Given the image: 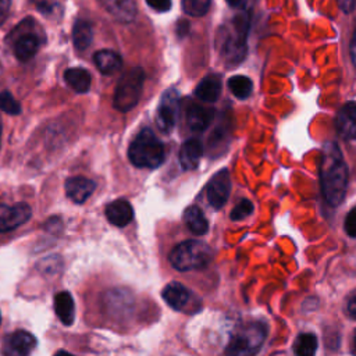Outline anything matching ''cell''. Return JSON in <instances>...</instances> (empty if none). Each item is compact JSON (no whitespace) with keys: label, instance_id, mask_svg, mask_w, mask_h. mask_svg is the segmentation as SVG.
<instances>
[{"label":"cell","instance_id":"19","mask_svg":"<svg viewBox=\"0 0 356 356\" xmlns=\"http://www.w3.org/2000/svg\"><path fill=\"white\" fill-rule=\"evenodd\" d=\"M54 310L60 321L65 325H71L75 318L74 299L70 292L61 291L54 296Z\"/></svg>","mask_w":356,"mask_h":356},{"label":"cell","instance_id":"22","mask_svg":"<svg viewBox=\"0 0 356 356\" xmlns=\"http://www.w3.org/2000/svg\"><path fill=\"white\" fill-rule=\"evenodd\" d=\"M184 221L188 229L196 235H203L209 229V222L203 216V211L197 206H189L184 213Z\"/></svg>","mask_w":356,"mask_h":356},{"label":"cell","instance_id":"10","mask_svg":"<svg viewBox=\"0 0 356 356\" xmlns=\"http://www.w3.org/2000/svg\"><path fill=\"white\" fill-rule=\"evenodd\" d=\"M35 345L36 339L32 334L24 330H18L6 338L3 352L10 356H25L32 352Z\"/></svg>","mask_w":356,"mask_h":356},{"label":"cell","instance_id":"25","mask_svg":"<svg viewBox=\"0 0 356 356\" xmlns=\"http://www.w3.org/2000/svg\"><path fill=\"white\" fill-rule=\"evenodd\" d=\"M252 81L245 75H235L229 78L228 88L232 92V95L238 99H246L252 93Z\"/></svg>","mask_w":356,"mask_h":356},{"label":"cell","instance_id":"4","mask_svg":"<svg viewBox=\"0 0 356 356\" xmlns=\"http://www.w3.org/2000/svg\"><path fill=\"white\" fill-rule=\"evenodd\" d=\"M213 249L200 241L189 239L178 243L170 253V263L179 271L204 268L213 260Z\"/></svg>","mask_w":356,"mask_h":356},{"label":"cell","instance_id":"35","mask_svg":"<svg viewBox=\"0 0 356 356\" xmlns=\"http://www.w3.org/2000/svg\"><path fill=\"white\" fill-rule=\"evenodd\" d=\"M356 0H338V6L343 13H350L355 8Z\"/></svg>","mask_w":356,"mask_h":356},{"label":"cell","instance_id":"16","mask_svg":"<svg viewBox=\"0 0 356 356\" xmlns=\"http://www.w3.org/2000/svg\"><path fill=\"white\" fill-rule=\"evenodd\" d=\"M203 156V145L197 139H188L179 150V163L184 170H193L197 167Z\"/></svg>","mask_w":356,"mask_h":356},{"label":"cell","instance_id":"23","mask_svg":"<svg viewBox=\"0 0 356 356\" xmlns=\"http://www.w3.org/2000/svg\"><path fill=\"white\" fill-rule=\"evenodd\" d=\"M65 82L78 93H86L90 88V75L85 68H68L64 72Z\"/></svg>","mask_w":356,"mask_h":356},{"label":"cell","instance_id":"27","mask_svg":"<svg viewBox=\"0 0 356 356\" xmlns=\"http://www.w3.org/2000/svg\"><path fill=\"white\" fill-rule=\"evenodd\" d=\"M210 0H182V8L188 15L202 17L207 13Z\"/></svg>","mask_w":356,"mask_h":356},{"label":"cell","instance_id":"31","mask_svg":"<svg viewBox=\"0 0 356 356\" xmlns=\"http://www.w3.org/2000/svg\"><path fill=\"white\" fill-rule=\"evenodd\" d=\"M146 3L159 13H165L171 8V0H146Z\"/></svg>","mask_w":356,"mask_h":356},{"label":"cell","instance_id":"29","mask_svg":"<svg viewBox=\"0 0 356 356\" xmlns=\"http://www.w3.org/2000/svg\"><path fill=\"white\" fill-rule=\"evenodd\" d=\"M253 211V204L250 200L243 199L231 211V220H243Z\"/></svg>","mask_w":356,"mask_h":356},{"label":"cell","instance_id":"2","mask_svg":"<svg viewBox=\"0 0 356 356\" xmlns=\"http://www.w3.org/2000/svg\"><path fill=\"white\" fill-rule=\"evenodd\" d=\"M164 145L152 129H142L128 149L131 163L140 168H156L164 161Z\"/></svg>","mask_w":356,"mask_h":356},{"label":"cell","instance_id":"9","mask_svg":"<svg viewBox=\"0 0 356 356\" xmlns=\"http://www.w3.org/2000/svg\"><path fill=\"white\" fill-rule=\"evenodd\" d=\"M231 189V178L229 171L227 168L220 170L213 175V178L209 181L206 186L207 192V200L214 209H221L229 195Z\"/></svg>","mask_w":356,"mask_h":356},{"label":"cell","instance_id":"34","mask_svg":"<svg viewBox=\"0 0 356 356\" xmlns=\"http://www.w3.org/2000/svg\"><path fill=\"white\" fill-rule=\"evenodd\" d=\"M188 31H189V22L186 19L178 21V24H177V33H178V36L179 38L185 36L188 33Z\"/></svg>","mask_w":356,"mask_h":356},{"label":"cell","instance_id":"6","mask_svg":"<svg viewBox=\"0 0 356 356\" xmlns=\"http://www.w3.org/2000/svg\"><path fill=\"white\" fill-rule=\"evenodd\" d=\"M267 328L261 323H250L241 327L229 339L227 352L231 355L254 353L264 342Z\"/></svg>","mask_w":356,"mask_h":356},{"label":"cell","instance_id":"32","mask_svg":"<svg viewBox=\"0 0 356 356\" xmlns=\"http://www.w3.org/2000/svg\"><path fill=\"white\" fill-rule=\"evenodd\" d=\"M11 0H0V25L6 21L10 11Z\"/></svg>","mask_w":356,"mask_h":356},{"label":"cell","instance_id":"1","mask_svg":"<svg viewBox=\"0 0 356 356\" xmlns=\"http://www.w3.org/2000/svg\"><path fill=\"white\" fill-rule=\"evenodd\" d=\"M320 182L325 200L331 206L341 204L348 188V167L341 149L332 142L325 143L321 153Z\"/></svg>","mask_w":356,"mask_h":356},{"label":"cell","instance_id":"33","mask_svg":"<svg viewBox=\"0 0 356 356\" xmlns=\"http://www.w3.org/2000/svg\"><path fill=\"white\" fill-rule=\"evenodd\" d=\"M234 8H246L253 4V0H225Z\"/></svg>","mask_w":356,"mask_h":356},{"label":"cell","instance_id":"12","mask_svg":"<svg viewBox=\"0 0 356 356\" xmlns=\"http://www.w3.org/2000/svg\"><path fill=\"white\" fill-rule=\"evenodd\" d=\"M106 218L115 227H125L134 218V209L125 199H117L107 204Z\"/></svg>","mask_w":356,"mask_h":356},{"label":"cell","instance_id":"38","mask_svg":"<svg viewBox=\"0 0 356 356\" xmlns=\"http://www.w3.org/2000/svg\"><path fill=\"white\" fill-rule=\"evenodd\" d=\"M1 129H3V124H1V115H0V142H1Z\"/></svg>","mask_w":356,"mask_h":356},{"label":"cell","instance_id":"37","mask_svg":"<svg viewBox=\"0 0 356 356\" xmlns=\"http://www.w3.org/2000/svg\"><path fill=\"white\" fill-rule=\"evenodd\" d=\"M350 53H352V57H353V61L356 64V31L353 33V39H352V43H350Z\"/></svg>","mask_w":356,"mask_h":356},{"label":"cell","instance_id":"3","mask_svg":"<svg viewBox=\"0 0 356 356\" xmlns=\"http://www.w3.org/2000/svg\"><path fill=\"white\" fill-rule=\"evenodd\" d=\"M249 32V17L246 13L235 15L229 28L220 35V51L227 63H241L246 53V36Z\"/></svg>","mask_w":356,"mask_h":356},{"label":"cell","instance_id":"15","mask_svg":"<svg viewBox=\"0 0 356 356\" xmlns=\"http://www.w3.org/2000/svg\"><path fill=\"white\" fill-rule=\"evenodd\" d=\"M103 7L118 21L131 22L136 15L134 0H100Z\"/></svg>","mask_w":356,"mask_h":356},{"label":"cell","instance_id":"18","mask_svg":"<svg viewBox=\"0 0 356 356\" xmlns=\"http://www.w3.org/2000/svg\"><path fill=\"white\" fill-rule=\"evenodd\" d=\"M40 42L33 33L19 35L14 42V54L19 61L31 60L39 50Z\"/></svg>","mask_w":356,"mask_h":356},{"label":"cell","instance_id":"24","mask_svg":"<svg viewBox=\"0 0 356 356\" xmlns=\"http://www.w3.org/2000/svg\"><path fill=\"white\" fill-rule=\"evenodd\" d=\"M93 39V31L89 22L86 21H76L72 28V42L76 50L83 51L89 47Z\"/></svg>","mask_w":356,"mask_h":356},{"label":"cell","instance_id":"40","mask_svg":"<svg viewBox=\"0 0 356 356\" xmlns=\"http://www.w3.org/2000/svg\"><path fill=\"white\" fill-rule=\"evenodd\" d=\"M0 321H1V316H0Z\"/></svg>","mask_w":356,"mask_h":356},{"label":"cell","instance_id":"30","mask_svg":"<svg viewBox=\"0 0 356 356\" xmlns=\"http://www.w3.org/2000/svg\"><path fill=\"white\" fill-rule=\"evenodd\" d=\"M343 228L345 232L352 236L356 238V207H353L345 217V222H343Z\"/></svg>","mask_w":356,"mask_h":356},{"label":"cell","instance_id":"17","mask_svg":"<svg viewBox=\"0 0 356 356\" xmlns=\"http://www.w3.org/2000/svg\"><path fill=\"white\" fill-rule=\"evenodd\" d=\"M214 118V111L199 104H191L186 111V121L192 131H204Z\"/></svg>","mask_w":356,"mask_h":356},{"label":"cell","instance_id":"36","mask_svg":"<svg viewBox=\"0 0 356 356\" xmlns=\"http://www.w3.org/2000/svg\"><path fill=\"white\" fill-rule=\"evenodd\" d=\"M348 312H349V316L356 320V295L349 299V302H348Z\"/></svg>","mask_w":356,"mask_h":356},{"label":"cell","instance_id":"39","mask_svg":"<svg viewBox=\"0 0 356 356\" xmlns=\"http://www.w3.org/2000/svg\"><path fill=\"white\" fill-rule=\"evenodd\" d=\"M353 343H355V350H356V337H355V341H353Z\"/></svg>","mask_w":356,"mask_h":356},{"label":"cell","instance_id":"8","mask_svg":"<svg viewBox=\"0 0 356 356\" xmlns=\"http://www.w3.org/2000/svg\"><path fill=\"white\" fill-rule=\"evenodd\" d=\"M32 216V210L26 203L3 204L0 203V232L15 229L25 224Z\"/></svg>","mask_w":356,"mask_h":356},{"label":"cell","instance_id":"20","mask_svg":"<svg viewBox=\"0 0 356 356\" xmlns=\"http://www.w3.org/2000/svg\"><path fill=\"white\" fill-rule=\"evenodd\" d=\"M93 61H95L97 70L104 75H111V74L117 72L122 65V60H121L120 54L113 50H108V49L96 51L93 56Z\"/></svg>","mask_w":356,"mask_h":356},{"label":"cell","instance_id":"28","mask_svg":"<svg viewBox=\"0 0 356 356\" xmlns=\"http://www.w3.org/2000/svg\"><path fill=\"white\" fill-rule=\"evenodd\" d=\"M0 110L7 114L17 115L21 113V104L14 99L10 92L4 90L0 93Z\"/></svg>","mask_w":356,"mask_h":356},{"label":"cell","instance_id":"13","mask_svg":"<svg viewBox=\"0 0 356 356\" xmlns=\"http://www.w3.org/2000/svg\"><path fill=\"white\" fill-rule=\"evenodd\" d=\"M337 129L343 139H356V103H348L339 110Z\"/></svg>","mask_w":356,"mask_h":356},{"label":"cell","instance_id":"5","mask_svg":"<svg viewBox=\"0 0 356 356\" xmlns=\"http://www.w3.org/2000/svg\"><path fill=\"white\" fill-rule=\"evenodd\" d=\"M145 72L142 68L135 67L127 71L118 81L114 92V107L118 111L127 113L134 108L142 95Z\"/></svg>","mask_w":356,"mask_h":356},{"label":"cell","instance_id":"7","mask_svg":"<svg viewBox=\"0 0 356 356\" xmlns=\"http://www.w3.org/2000/svg\"><path fill=\"white\" fill-rule=\"evenodd\" d=\"M178 92L174 88L167 89L159 103L157 113H156V122L160 131L168 134L177 122L178 117Z\"/></svg>","mask_w":356,"mask_h":356},{"label":"cell","instance_id":"11","mask_svg":"<svg viewBox=\"0 0 356 356\" xmlns=\"http://www.w3.org/2000/svg\"><path fill=\"white\" fill-rule=\"evenodd\" d=\"M95 181L85 177H72L65 181V195L74 203H83L95 191Z\"/></svg>","mask_w":356,"mask_h":356},{"label":"cell","instance_id":"14","mask_svg":"<svg viewBox=\"0 0 356 356\" xmlns=\"http://www.w3.org/2000/svg\"><path fill=\"white\" fill-rule=\"evenodd\" d=\"M161 295L165 303L174 310H184L188 306L191 298L189 289L179 282H170L165 285Z\"/></svg>","mask_w":356,"mask_h":356},{"label":"cell","instance_id":"26","mask_svg":"<svg viewBox=\"0 0 356 356\" xmlns=\"http://www.w3.org/2000/svg\"><path fill=\"white\" fill-rule=\"evenodd\" d=\"M293 350L298 356H312L317 350V338L313 334H300L293 343Z\"/></svg>","mask_w":356,"mask_h":356},{"label":"cell","instance_id":"21","mask_svg":"<svg viewBox=\"0 0 356 356\" xmlns=\"http://www.w3.org/2000/svg\"><path fill=\"white\" fill-rule=\"evenodd\" d=\"M221 93V79L217 75L204 76L195 89V95L204 102H216Z\"/></svg>","mask_w":356,"mask_h":356}]
</instances>
